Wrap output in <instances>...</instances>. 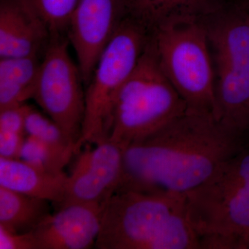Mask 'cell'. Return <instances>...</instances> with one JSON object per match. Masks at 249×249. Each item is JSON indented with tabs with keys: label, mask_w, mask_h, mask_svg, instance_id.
<instances>
[{
	"label": "cell",
	"mask_w": 249,
	"mask_h": 249,
	"mask_svg": "<svg viewBox=\"0 0 249 249\" xmlns=\"http://www.w3.org/2000/svg\"><path fill=\"white\" fill-rule=\"evenodd\" d=\"M127 16L151 34L166 23L204 19L224 4L223 0H125Z\"/></svg>",
	"instance_id": "14"
},
{
	"label": "cell",
	"mask_w": 249,
	"mask_h": 249,
	"mask_svg": "<svg viewBox=\"0 0 249 249\" xmlns=\"http://www.w3.org/2000/svg\"><path fill=\"white\" fill-rule=\"evenodd\" d=\"M99 249H200L186 196L118 189L103 209Z\"/></svg>",
	"instance_id": "2"
},
{
	"label": "cell",
	"mask_w": 249,
	"mask_h": 249,
	"mask_svg": "<svg viewBox=\"0 0 249 249\" xmlns=\"http://www.w3.org/2000/svg\"><path fill=\"white\" fill-rule=\"evenodd\" d=\"M24 129L27 136L42 141L67 155H75L74 146L55 121L44 111L26 104Z\"/></svg>",
	"instance_id": "17"
},
{
	"label": "cell",
	"mask_w": 249,
	"mask_h": 249,
	"mask_svg": "<svg viewBox=\"0 0 249 249\" xmlns=\"http://www.w3.org/2000/svg\"><path fill=\"white\" fill-rule=\"evenodd\" d=\"M25 134L0 131V157L19 159Z\"/></svg>",
	"instance_id": "21"
},
{
	"label": "cell",
	"mask_w": 249,
	"mask_h": 249,
	"mask_svg": "<svg viewBox=\"0 0 249 249\" xmlns=\"http://www.w3.org/2000/svg\"><path fill=\"white\" fill-rule=\"evenodd\" d=\"M105 205L74 204L58 209L32 232L37 249H88L96 245Z\"/></svg>",
	"instance_id": "11"
},
{
	"label": "cell",
	"mask_w": 249,
	"mask_h": 249,
	"mask_svg": "<svg viewBox=\"0 0 249 249\" xmlns=\"http://www.w3.org/2000/svg\"><path fill=\"white\" fill-rule=\"evenodd\" d=\"M248 146V139L213 115L188 111L150 137L124 147L118 189L185 196Z\"/></svg>",
	"instance_id": "1"
},
{
	"label": "cell",
	"mask_w": 249,
	"mask_h": 249,
	"mask_svg": "<svg viewBox=\"0 0 249 249\" xmlns=\"http://www.w3.org/2000/svg\"><path fill=\"white\" fill-rule=\"evenodd\" d=\"M43 56L0 58V110L34 98Z\"/></svg>",
	"instance_id": "15"
},
{
	"label": "cell",
	"mask_w": 249,
	"mask_h": 249,
	"mask_svg": "<svg viewBox=\"0 0 249 249\" xmlns=\"http://www.w3.org/2000/svg\"><path fill=\"white\" fill-rule=\"evenodd\" d=\"M51 214L50 201L0 186V227L16 233H28Z\"/></svg>",
	"instance_id": "16"
},
{
	"label": "cell",
	"mask_w": 249,
	"mask_h": 249,
	"mask_svg": "<svg viewBox=\"0 0 249 249\" xmlns=\"http://www.w3.org/2000/svg\"><path fill=\"white\" fill-rule=\"evenodd\" d=\"M68 175L36 168L19 159L0 157V186L40 198L59 206L63 201Z\"/></svg>",
	"instance_id": "13"
},
{
	"label": "cell",
	"mask_w": 249,
	"mask_h": 249,
	"mask_svg": "<svg viewBox=\"0 0 249 249\" xmlns=\"http://www.w3.org/2000/svg\"><path fill=\"white\" fill-rule=\"evenodd\" d=\"M71 157L42 141L27 136L19 159L40 169L52 173H61Z\"/></svg>",
	"instance_id": "19"
},
{
	"label": "cell",
	"mask_w": 249,
	"mask_h": 249,
	"mask_svg": "<svg viewBox=\"0 0 249 249\" xmlns=\"http://www.w3.org/2000/svg\"><path fill=\"white\" fill-rule=\"evenodd\" d=\"M198 236H226L232 249H249V146L224 161L185 195Z\"/></svg>",
	"instance_id": "6"
},
{
	"label": "cell",
	"mask_w": 249,
	"mask_h": 249,
	"mask_svg": "<svg viewBox=\"0 0 249 249\" xmlns=\"http://www.w3.org/2000/svg\"><path fill=\"white\" fill-rule=\"evenodd\" d=\"M232 1L243 10L249 17V0H232Z\"/></svg>",
	"instance_id": "22"
},
{
	"label": "cell",
	"mask_w": 249,
	"mask_h": 249,
	"mask_svg": "<svg viewBox=\"0 0 249 249\" xmlns=\"http://www.w3.org/2000/svg\"><path fill=\"white\" fill-rule=\"evenodd\" d=\"M70 44L67 36L51 37L33 99L60 126L76 154L85 118V85L78 64L70 56Z\"/></svg>",
	"instance_id": "8"
},
{
	"label": "cell",
	"mask_w": 249,
	"mask_h": 249,
	"mask_svg": "<svg viewBox=\"0 0 249 249\" xmlns=\"http://www.w3.org/2000/svg\"><path fill=\"white\" fill-rule=\"evenodd\" d=\"M150 36L143 26L127 16L101 54L85 87V118L76 154L86 144L109 139L116 96L135 70Z\"/></svg>",
	"instance_id": "7"
},
{
	"label": "cell",
	"mask_w": 249,
	"mask_h": 249,
	"mask_svg": "<svg viewBox=\"0 0 249 249\" xmlns=\"http://www.w3.org/2000/svg\"><path fill=\"white\" fill-rule=\"evenodd\" d=\"M215 75V117L249 140V17L233 1L204 19Z\"/></svg>",
	"instance_id": "3"
},
{
	"label": "cell",
	"mask_w": 249,
	"mask_h": 249,
	"mask_svg": "<svg viewBox=\"0 0 249 249\" xmlns=\"http://www.w3.org/2000/svg\"><path fill=\"white\" fill-rule=\"evenodd\" d=\"M51 37L24 0H0V58L43 56Z\"/></svg>",
	"instance_id": "12"
},
{
	"label": "cell",
	"mask_w": 249,
	"mask_h": 249,
	"mask_svg": "<svg viewBox=\"0 0 249 249\" xmlns=\"http://www.w3.org/2000/svg\"><path fill=\"white\" fill-rule=\"evenodd\" d=\"M125 0H79L67 28L85 87L96 64L127 17Z\"/></svg>",
	"instance_id": "9"
},
{
	"label": "cell",
	"mask_w": 249,
	"mask_h": 249,
	"mask_svg": "<svg viewBox=\"0 0 249 249\" xmlns=\"http://www.w3.org/2000/svg\"><path fill=\"white\" fill-rule=\"evenodd\" d=\"M45 22L52 37L67 36L69 22L79 0H24Z\"/></svg>",
	"instance_id": "18"
},
{
	"label": "cell",
	"mask_w": 249,
	"mask_h": 249,
	"mask_svg": "<svg viewBox=\"0 0 249 249\" xmlns=\"http://www.w3.org/2000/svg\"><path fill=\"white\" fill-rule=\"evenodd\" d=\"M124 153L122 145L107 139L81 154L68 175L58 209L74 204H106L120 186Z\"/></svg>",
	"instance_id": "10"
},
{
	"label": "cell",
	"mask_w": 249,
	"mask_h": 249,
	"mask_svg": "<svg viewBox=\"0 0 249 249\" xmlns=\"http://www.w3.org/2000/svg\"><path fill=\"white\" fill-rule=\"evenodd\" d=\"M0 249H37L32 232L16 233L0 227Z\"/></svg>",
	"instance_id": "20"
},
{
	"label": "cell",
	"mask_w": 249,
	"mask_h": 249,
	"mask_svg": "<svg viewBox=\"0 0 249 249\" xmlns=\"http://www.w3.org/2000/svg\"><path fill=\"white\" fill-rule=\"evenodd\" d=\"M186 112V103L160 69L149 39L133 73L116 96L108 139L126 147Z\"/></svg>",
	"instance_id": "5"
},
{
	"label": "cell",
	"mask_w": 249,
	"mask_h": 249,
	"mask_svg": "<svg viewBox=\"0 0 249 249\" xmlns=\"http://www.w3.org/2000/svg\"><path fill=\"white\" fill-rule=\"evenodd\" d=\"M150 41L188 111L215 117V75L204 19L166 23L152 31Z\"/></svg>",
	"instance_id": "4"
}]
</instances>
